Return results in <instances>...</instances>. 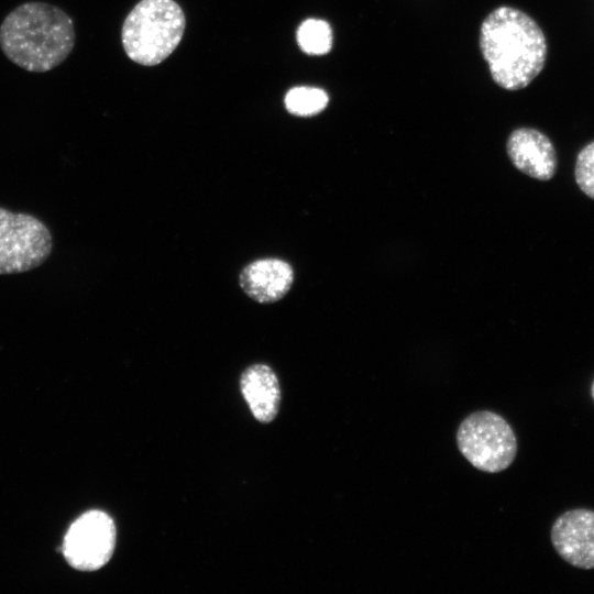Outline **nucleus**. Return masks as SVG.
I'll return each mask as SVG.
<instances>
[{
  "label": "nucleus",
  "instance_id": "nucleus-1",
  "mask_svg": "<svg viewBox=\"0 0 594 594\" xmlns=\"http://www.w3.org/2000/svg\"><path fill=\"white\" fill-rule=\"evenodd\" d=\"M480 47L493 80L504 89L527 87L543 69L547 41L525 12L499 7L483 21Z\"/></svg>",
  "mask_w": 594,
  "mask_h": 594
},
{
  "label": "nucleus",
  "instance_id": "nucleus-2",
  "mask_svg": "<svg viewBox=\"0 0 594 594\" xmlns=\"http://www.w3.org/2000/svg\"><path fill=\"white\" fill-rule=\"evenodd\" d=\"M75 26L61 8L42 1L22 3L0 25V48L18 67L45 73L59 66L75 46Z\"/></svg>",
  "mask_w": 594,
  "mask_h": 594
},
{
  "label": "nucleus",
  "instance_id": "nucleus-3",
  "mask_svg": "<svg viewBox=\"0 0 594 594\" xmlns=\"http://www.w3.org/2000/svg\"><path fill=\"white\" fill-rule=\"evenodd\" d=\"M185 31V15L173 0H142L125 18L121 38L133 62L153 66L168 57Z\"/></svg>",
  "mask_w": 594,
  "mask_h": 594
},
{
  "label": "nucleus",
  "instance_id": "nucleus-4",
  "mask_svg": "<svg viewBox=\"0 0 594 594\" xmlns=\"http://www.w3.org/2000/svg\"><path fill=\"white\" fill-rule=\"evenodd\" d=\"M457 444L475 469L486 473L506 470L517 454L513 428L504 417L491 410L466 416L458 428Z\"/></svg>",
  "mask_w": 594,
  "mask_h": 594
},
{
  "label": "nucleus",
  "instance_id": "nucleus-5",
  "mask_svg": "<svg viewBox=\"0 0 594 594\" xmlns=\"http://www.w3.org/2000/svg\"><path fill=\"white\" fill-rule=\"evenodd\" d=\"M52 249V234L44 222L32 215L0 207V275L38 267Z\"/></svg>",
  "mask_w": 594,
  "mask_h": 594
},
{
  "label": "nucleus",
  "instance_id": "nucleus-6",
  "mask_svg": "<svg viewBox=\"0 0 594 594\" xmlns=\"http://www.w3.org/2000/svg\"><path fill=\"white\" fill-rule=\"evenodd\" d=\"M116 535L114 521L108 514L89 510L70 525L62 552L72 568L96 571L111 559Z\"/></svg>",
  "mask_w": 594,
  "mask_h": 594
},
{
  "label": "nucleus",
  "instance_id": "nucleus-7",
  "mask_svg": "<svg viewBox=\"0 0 594 594\" xmlns=\"http://www.w3.org/2000/svg\"><path fill=\"white\" fill-rule=\"evenodd\" d=\"M557 553L579 569H594V512L572 509L560 515L551 528Z\"/></svg>",
  "mask_w": 594,
  "mask_h": 594
},
{
  "label": "nucleus",
  "instance_id": "nucleus-8",
  "mask_svg": "<svg viewBox=\"0 0 594 594\" xmlns=\"http://www.w3.org/2000/svg\"><path fill=\"white\" fill-rule=\"evenodd\" d=\"M294 268L279 257L257 258L246 264L239 275L243 293L260 304L280 300L292 288Z\"/></svg>",
  "mask_w": 594,
  "mask_h": 594
},
{
  "label": "nucleus",
  "instance_id": "nucleus-9",
  "mask_svg": "<svg viewBox=\"0 0 594 594\" xmlns=\"http://www.w3.org/2000/svg\"><path fill=\"white\" fill-rule=\"evenodd\" d=\"M507 154L514 166L539 180L553 177L557 156L550 139L539 130L519 128L507 140Z\"/></svg>",
  "mask_w": 594,
  "mask_h": 594
},
{
  "label": "nucleus",
  "instance_id": "nucleus-10",
  "mask_svg": "<svg viewBox=\"0 0 594 594\" xmlns=\"http://www.w3.org/2000/svg\"><path fill=\"white\" fill-rule=\"evenodd\" d=\"M241 393L251 413L261 422L276 417L280 404V387L275 372L266 364L246 367L240 377Z\"/></svg>",
  "mask_w": 594,
  "mask_h": 594
},
{
  "label": "nucleus",
  "instance_id": "nucleus-11",
  "mask_svg": "<svg viewBox=\"0 0 594 594\" xmlns=\"http://www.w3.org/2000/svg\"><path fill=\"white\" fill-rule=\"evenodd\" d=\"M297 42L307 54H327L332 47L331 28L323 20L308 19L298 28Z\"/></svg>",
  "mask_w": 594,
  "mask_h": 594
},
{
  "label": "nucleus",
  "instance_id": "nucleus-12",
  "mask_svg": "<svg viewBox=\"0 0 594 594\" xmlns=\"http://www.w3.org/2000/svg\"><path fill=\"white\" fill-rule=\"evenodd\" d=\"M324 90L315 87H295L285 97L288 112L299 117H311L321 112L328 105Z\"/></svg>",
  "mask_w": 594,
  "mask_h": 594
},
{
  "label": "nucleus",
  "instance_id": "nucleus-13",
  "mask_svg": "<svg viewBox=\"0 0 594 594\" xmlns=\"http://www.w3.org/2000/svg\"><path fill=\"white\" fill-rule=\"evenodd\" d=\"M574 176L580 189L594 199V141L585 145L578 154Z\"/></svg>",
  "mask_w": 594,
  "mask_h": 594
},
{
  "label": "nucleus",
  "instance_id": "nucleus-14",
  "mask_svg": "<svg viewBox=\"0 0 594 594\" xmlns=\"http://www.w3.org/2000/svg\"><path fill=\"white\" fill-rule=\"evenodd\" d=\"M591 394H592V397L594 399V381H593V384H592Z\"/></svg>",
  "mask_w": 594,
  "mask_h": 594
}]
</instances>
